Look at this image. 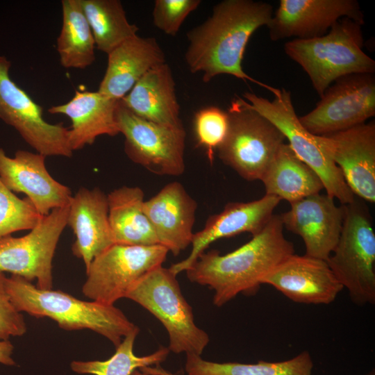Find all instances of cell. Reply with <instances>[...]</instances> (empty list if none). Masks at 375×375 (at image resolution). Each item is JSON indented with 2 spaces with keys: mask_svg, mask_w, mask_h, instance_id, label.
<instances>
[{
  "mask_svg": "<svg viewBox=\"0 0 375 375\" xmlns=\"http://www.w3.org/2000/svg\"><path fill=\"white\" fill-rule=\"evenodd\" d=\"M273 15L271 4L253 0H224L212 8L211 15L187 33L189 42L185 60L193 73L201 72L204 83L220 74L233 76L267 89L277 88L251 78L242 62L247 44L260 27L267 26Z\"/></svg>",
  "mask_w": 375,
  "mask_h": 375,
  "instance_id": "6da1fadb",
  "label": "cell"
},
{
  "mask_svg": "<svg viewBox=\"0 0 375 375\" xmlns=\"http://www.w3.org/2000/svg\"><path fill=\"white\" fill-rule=\"evenodd\" d=\"M293 253L280 215H273L246 244L224 255L203 252L185 272L191 282L212 290L213 303L220 307L240 293L256 294L265 277Z\"/></svg>",
  "mask_w": 375,
  "mask_h": 375,
  "instance_id": "7a4b0ae2",
  "label": "cell"
},
{
  "mask_svg": "<svg viewBox=\"0 0 375 375\" xmlns=\"http://www.w3.org/2000/svg\"><path fill=\"white\" fill-rule=\"evenodd\" d=\"M6 289L18 311L49 317L67 331L90 329L115 347L138 328L114 305L83 301L60 290L41 289L19 276L6 277Z\"/></svg>",
  "mask_w": 375,
  "mask_h": 375,
  "instance_id": "3957f363",
  "label": "cell"
},
{
  "mask_svg": "<svg viewBox=\"0 0 375 375\" xmlns=\"http://www.w3.org/2000/svg\"><path fill=\"white\" fill-rule=\"evenodd\" d=\"M362 24L349 18L338 21L324 35L293 39L284 51L308 74L321 97L337 79L352 74H374L375 61L363 50Z\"/></svg>",
  "mask_w": 375,
  "mask_h": 375,
  "instance_id": "277c9868",
  "label": "cell"
},
{
  "mask_svg": "<svg viewBox=\"0 0 375 375\" xmlns=\"http://www.w3.org/2000/svg\"><path fill=\"white\" fill-rule=\"evenodd\" d=\"M344 217L338 243L326 262L351 301L375 302V233L367 208L358 199L342 205Z\"/></svg>",
  "mask_w": 375,
  "mask_h": 375,
  "instance_id": "5b68a950",
  "label": "cell"
},
{
  "mask_svg": "<svg viewBox=\"0 0 375 375\" xmlns=\"http://www.w3.org/2000/svg\"><path fill=\"white\" fill-rule=\"evenodd\" d=\"M176 277L169 268L158 266L143 276L126 298L140 304L162 324L169 335V351L201 356L210 338L195 324L192 308Z\"/></svg>",
  "mask_w": 375,
  "mask_h": 375,
  "instance_id": "8992f818",
  "label": "cell"
},
{
  "mask_svg": "<svg viewBox=\"0 0 375 375\" xmlns=\"http://www.w3.org/2000/svg\"><path fill=\"white\" fill-rule=\"evenodd\" d=\"M242 96L244 103L275 125L297 156L318 174L327 195L337 199L342 205L355 199L340 169L321 144L319 136L310 133L300 122L290 91L278 89L272 101L250 92Z\"/></svg>",
  "mask_w": 375,
  "mask_h": 375,
  "instance_id": "52a82bcc",
  "label": "cell"
},
{
  "mask_svg": "<svg viewBox=\"0 0 375 375\" xmlns=\"http://www.w3.org/2000/svg\"><path fill=\"white\" fill-rule=\"evenodd\" d=\"M227 113L228 132L217 149L219 159L244 179L261 181L285 143V136L241 97L232 101Z\"/></svg>",
  "mask_w": 375,
  "mask_h": 375,
  "instance_id": "ba28073f",
  "label": "cell"
},
{
  "mask_svg": "<svg viewBox=\"0 0 375 375\" xmlns=\"http://www.w3.org/2000/svg\"><path fill=\"white\" fill-rule=\"evenodd\" d=\"M168 250L162 245L113 244L96 256L86 270L83 294L99 303L114 305L147 273L162 265Z\"/></svg>",
  "mask_w": 375,
  "mask_h": 375,
  "instance_id": "9c48e42d",
  "label": "cell"
},
{
  "mask_svg": "<svg viewBox=\"0 0 375 375\" xmlns=\"http://www.w3.org/2000/svg\"><path fill=\"white\" fill-rule=\"evenodd\" d=\"M124 151L133 162L160 176H178L185 171V131L142 119L122 105L116 109Z\"/></svg>",
  "mask_w": 375,
  "mask_h": 375,
  "instance_id": "30bf717a",
  "label": "cell"
},
{
  "mask_svg": "<svg viewBox=\"0 0 375 375\" xmlns=\"http://www.w3.org/2000/svg\"><path fill=\"white\" fill-rule=\"evenodd\" d=\"M374 115V74H352L337 79L316 106L299 118L307 131L321 136L365 124Z\"/></svg>",
  "mask_w": 375,
  "mask_h": 375,
  "instance_id": "8fae6325",
  "label": "cell"
},
{
  "mask_svg": "<svg viewBox=\"0 0 375 375\" xmlns=\"http://www.w3.org/2000/svg\"><path fill=\"white\" fill-rule=\"evenodd\" d=\"M68 209L69 206L51 210L24 236L0 238V271L36 280L39 288L52 289L53 258L67 226Z\"/></svg>",
  "mask_w": 375,
  "mask_h": 375,
  "instance_id": "7c38bea8",
  "label": "cell"
},
{
  "mask_svg": "<svg viewBox=\"0 0 375 375\" xmlns=\"http://www.w3.org/2000/svg\"><path fill=\"white\" fill-rule=\"evenodd\" d=\"M10 61L0 55V119L13 127L37 153L69 158V129L62 123L50 124L43 108L10 77Z\"/></svg>",
  "mask_w": 375,
  "mask_h": 375,
  "instance_id": "4fadbf2b",
  "label": "cell"
},
{
  "mask_svg": "<svg viewBox=\"0 0 375 375\" xmlns=\"http://www.w3.org/2000/svg\"><path fill=\"white\" fill-rule=\"evenodd\" d=\"M342 18L364 24L356 0H281L267 27L272 41L306 40L325 35Z\"/></svg>",
  "mask_w": 375,
  "mask_h": 375,
  "instance_id": "5bb4252c",
  "label": "cell"
},
{
  "mask_svg": "<svg viewBox=\"0 0 375 375\" xmlns=\"http://www.w3.org/2000/svg\"><path fill=\"white\" fill-rule=\"evenodd\" d=\"M325 151L340 169L355 196L375 202V124L372 121L319 136Z\"/></svg>",
  "mask_w": 375,
  "mask_h": 375,
  "instance_id": "9a60e30c",
  "label": "cell"
},
{
  "mask_svg": "<svg viewBox=\"0 0 375 375\" xmlns=\"http://www.w3.org/2000/svg\"><path fill=\"white\" fill-rule=\"evenodd\" d=\"M46 156L18 150L15 156L6 155L0 147V179L12 192L26 194L42 216L69 206L71 190L56 181L45 166Z\"/></svg>",
  "mask_w": 375,
  "mask_h": 375,
  "instance_id": "2e32d148",
  "label": "cell"
},
{
  "mask_svg": "<svg viewBox=\"0 0 375 375\" xmlns=\"http://www.w3.org/2000/svg\"><path fill=\"white\" fill-rule=\"evenodd\" d=\"M280 217L283 227L302 238L306 255L326 260L339 240L344 211L333 198L317 193L291 203Z\"/></svg>",
  "mask_w": 375,
  "mask_h": 375,
  "instance_id": "e0dca14e",
  "label": "cell"
},
{
  "mask_svg": "<svg viewBox=\"0 0 375 375\" xmlns=\"http://www.w3.org/2000/svg\"><path fill=\"white\" fill-rule=\"evenodd\" d=\"M280 201L278 197L265 194L252 201L228 203L222 212L208 218L203 229L194 233L189 256L172 265L169 270L175 276L185 272L210 244L219 239L246 232L256 234L274 215Z\"/></svg>",
  "mask_w": 375,
  "mask_h": 375,
  "instance_id": "ac0fdd59",
  "label": "cell"
},
{
  "mask_svg": "<svg viewBox=\"0 0 375 375\" xmlns=\"http://www.w3.org/2000/svg\"><path fill=\"white\" fill-rule=\"evenodd\" d=\"M290 300L306 304H329L343 287L326 260L293 253L263 279Z\"/></svg>",
  "mask_w": 375,
  "mask_h": 375,
  "instance_id": "d6986e66",
  "label": "cell"
},
{
  "mask_svg": "<svg viewBox=\"0 0 375 375\" xmlns=\"http://www.w3.org/2000/svg\"><path fill=\"white\" fill-rule=\"evenodd\" d=\"M197 203L177 181L144 202L158 244L176 256L191 244Z\"/></svg>",
  "mask_w": 375,
  "mask_h": 375,
  "instance_id": "ffe728a7",
  "label": "cell"
},
{
  "mask_svg": "<svg viewBox=\"0 0 375 375\" xmlns=\"http://www.w3.org/2000/svg\"><path fill=\"white\" fill-rule=\"evenodd\" d=\"M75 235L73 254L81 259L85 271L94 258L113 244L108 222L107 195L99 188H81L69 204L67 226Z\"/></svg>",
  "mask_w": 375,
  "mask_h": 375,
  "instance_id": "44dd1931",
  "label": "cell"
},
{
  "mask_svg": "<svg viewBox=\"0 0 375 375\" xmlns=\"http://www.w3.org/2000/svg\"><path fill=\"white\" fill-rule=\"evenodd\" d=\"M165 55L155 38H131L108 54V64L98 92L120 100L151 68L165 63Z\"/></svg>",
  "mask_w": 375,
  "mask_h": 375,
  "instance_id": "7402d4cb",
  "label": "cell"
},
{
  "mask_svg": "<svg viewBox=\"0 0 375 375\" xmlns=\"http://www.w3.org/2000/svg\"><path fill=\"white\" fill-rule=\"evenodd\" d=\"M119 101L98 91L76 90L69 101L51 106L48 112L65 115L71 119L68 137L74 151L92 144L99 136L113 137L119 133L115 116Z\"/></svg>",
  "mask_w": 375,
  "mask_h": 375,
  "instance_id": "603a6c76",
  "label": "cell"
},
{
  "mask_svg": "<svg viewBox=\"0 0 375 375\" xmlns=\"http://www.w3.org/2000/svg\"><path fill=\"white\" fill-rule=\"evenodd\" d=\"M120 101L146 120L172 126L183 125L174 78L166 62L149 70Z\"/></svg>",
  "mask_w": 375,
  "mask_h": 375,
  "instance_id": "cb8c5ba5",
  "label": "cell"
},
{
  "mask_svg": "<svg viewBox=\"0 0 375 375\" xmlns=\"http://www.w3.org/2000/svg\"><path fill=\"white\" fill-rule=\"evenodd\" d=\"M108 222L114 244H159L144 212V193L137 186H122L107 194Z\"/></svg>",
  "mask_w": 375,
  "mask_h": 375,
  "instance_id": "d4e9b609",
  "label": "cell"
},
{
  "mask_svg": "<svg viewBox=\"0 0 375 375\" xmlns=\"http://www.w3.org/2000/svg\"><path fill=\"white\" fill-rule=\"evenodd\" d=\"M261 181L266 194L286 200L290 203L319 193L324 189L318 174L300 160L286 143L279 148Z\"/></svg>",
  "mask_w": 375,
  "mask_h": 375,
  "instance_id": "484cf974",
  "label": "cell"
},
{
  "mask_svg": "<svg viewBox=\"0 0 375 375\" xmlns=\"http://www.w3.org/2000/svg\"><path fill=\"white\" fill-rule=\"evenodd\" d=\"M62 22L57 38L60 62L65 68L83 69L95 60V42L79 0H62Z\"/></svg>",
  "mask_w": 375,
  "mask_h": 375,
  "instance_id": "4316f807",
  "label": "cell"
},
{
  "mask_svg": "<svg viewBox=\"0 0 375 375\" xmlns=\"http://www.w3.org/2000/svg\"><path fill=\"white\" fill-rule=\"evenodd\" d=\"M93 34L95 47L107 54L137 35L139 30L129 23L119 0H79Z\"/></svg>",
  "mask_w": 375,
  "mask_h": 375,
  "instance_id": "83f0119b",
  "label": "cell"
},
{
  "mask_svg": "<svg viewBox=\"0 0 375 375\" xmlns=\"http://www.w3.org/2000/svg\"><path fill=\"white\" fill-rule=\"evenodd\" d=\"M312 368L313 362L308 351L279 362H215L196 354H186L185 362L188 375H312Z\"/></svg>",
  "mask_w": 375,
  "mask_h": 375,
  "instance_id": "f1b7e54d",
  "label": "cell"
},
{
  "mask_svg": "<svg viewBox=\"0 0 375 375\" xmlns=\"http://www.w3.org/2000/svg\"><path fill=\"white\" fill-rule=\"evenodd\" d=\"M139 331L138 327L125 336L109 359L103 361L74 360L71 363L72 369L81 374L131 375L138 368L157 366L165 361L170 351L163 347L150 355L137 356L134 354V342Z\"/></svg>",
  "mask_w": 375,
  "mask_h": 375,
  "instance_id": "f546056e",
  "label": "cell"
},
{
  "mask_svg": "<svg viewBox=\"0 0 375 375\" xmlns=\"http://www.w3.org/2000/svg\"><path fill=\"white\" fill-rule=\"evenodd\" d=\"M43 217L28 198L19 199L0 179V238L33 229Z\"/></svg>",
  "mask_w": 375,
  "mask_h": 375,
  "instance_id": "4dcf8cb0",
  "label": "cell"
},
{
  "mask_svg": "<svg viewBox=\"0 0 375 375\" xmlns=\"http://www.w3.org/2000/svg\"><path fill=\"white\" fill-rule=\"evenodd\" d=\"M228 128V113L218 107L203 108L195 113L194 130L197 144L206 149L210 162H212L215 152L224 140Z\"/></svg>",
  "mask_w": 375,
  "mask_h": 375,
  "instance_id": "1f68e13d",
  "label": "cell"
},
{
  "mask_svg": "<svg viewBox=\"0 0 375 375\" xmlns=\"http://www.w3.org/2000/svg\"><path fill=\"white\" fill-rule=\"evenodd\" d=\"M201 0H156L152 11L153 25L164 33L175 36Z\"/></svg>",
  "mask_w": 375,
  "mask_h": 375,
  "instance_id": "d6a6232c",
  "label": "cell"
},
{
  "mask_svg": "<svg viewBox=\"0 0 375 375\" xmlns=\"http://www.w3.org/2000/svg\"><path fill=\"white\" fill-rule=\"evenodd\" d=\"M6 276L0 271V340L22 336L27 330L24 317L12 303L6 289Z\"/></svg>",
  "mask_w": 375,
  "mask_h": 375,
  "instance_id": "836d02e7",
  "label": "cell"
},
{
  "mask_svg": "<svg viewBox=\"0 0 375 375\" xmlns=\"http://www.w3.org/2000/svg\"><path fill=\"white\" fill-rule=\"evenodd\" d=\"M14 347L9 340H0V363L12 366L15 362L12 358Z\"/></svg>",
  "mask_w": 375,
  "mask_h": 375,
  "instance_id": "e575fe53",
  "label": "cell"
},
{
  "mask_svg": "<svg viewBox=\"0 0 375 375\" xmlns=\"http://www.w3.org/2000/svg\"><path fill=\"white\" fill-rule=\"evenodd\" d=\"M131 375H148L140 370L135 369L134 370Z\"/></svg>",
  "mask_w": 375,
  "mask_h": 375,
  "instance_id": "d590c367",
  "label": "cell"
},
{
  "mask_svg": "<svg viewBox=\"0 0 375 375\" xmlns=\"http://www.w3.org/2000/svg\"><path fill=\"white\" fill-rule=\"evenodd\" d=\"M167 375H175V374H174L172 373H168Z\"/></svg>",
  "mask_w": 375,
  "mask_h": 375,
  "instance_id": "8d00e7d4",
  "label": "cell"
},
{
  "mask_svg": "<svg viewBox=\"0 0 375 375\" xmlns=\"http://www.w3.org/2000/svg\"><path fill=\"white\" fill-rule=\"evenodd\" d=\"M370 375H374V374H371Z\"/></svg>",
  "mask_w": 375,
  "mask_h": 375,
  "instance_id": "74e56055",
  "label": "cell"
}]
</instances>
